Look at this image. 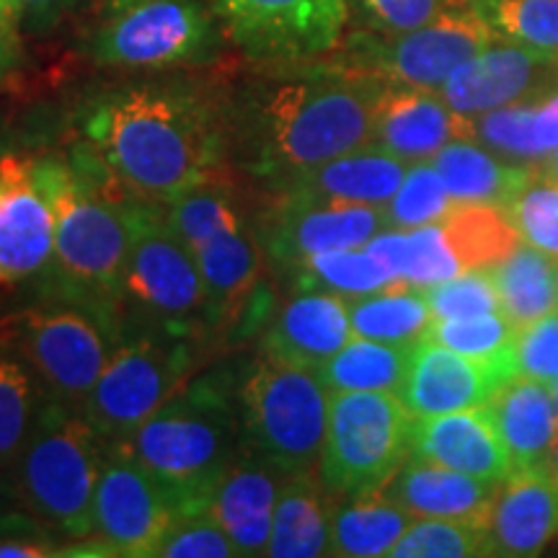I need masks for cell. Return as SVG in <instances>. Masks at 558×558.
Segmentation results:
<instances>
[{
	"label": "cell",
	"instance_id": "38",
	"mask_svg": "<svg viewBox=\"0 0 558 558\" xmlns=\"http://www.w3.org/2000/svg\"><path fill=\"white\" fill-rule=\"evenodd\" d=\"M166 220H169L173 233L192 251H197L202 243L213 241L215 235L246 226L239 197L226 184H220V179L197 186L194 192L184 194V197L166 207Z\"/></svg>",
	"mask_w": 558,
	"mask_h": 558
},
{
	"label": "cell",
	"instance_id": "5",
	"mask_svg": "<svg viewBox=\"0 0 558 558\" xmlns=\"http://www.w3.org/2000/svg\"><path fill=\"white\" fill-rule=\"evenodd\" d=\"M101 442L86 416L47 399L9 476L19 507L70 541L90 538Z\"/></svg>",
	"mask_w": 558,
	"mask_h": 558
},
{
	"label": "cell",
	"instance_id": "7",
	"mask_svg": "<svg viewBox=\"0 0 558 558\" xmlns=\"http://www.w3.org/2000/svg\"><path fill=\"white\" fill-rule=\"evenodd\" d=\"M414 414L390 390L331 393L329 427L318 476L331 497L349 499L378 492L411 458Z\"/></svg>",
	"mask_w": 558,
	"mask_h": 558
},
{
	"label": "cell",
	"instance_id": "11",
	"mask_svg": "<svg viewBox=\"0 0 558 558\" xmlns=\"http://www.w3.org/2000/svg\"><path fill=\"white\" fill-rule=\"evenodd\" d=\"M156 320L163 333L186 337L207 320L205 284L194 251L173 233L158 205L137 202L132 209V246L122 295Z\"/></svg>",
	"mask_w": 558,
	"mask_h": 558
},
{
	"label": "cell",
	"instance_id": "19",
	"mask_svg": "<svg viewBox=\"0 0 558 558\" xmlns=\"http://www.w3.org/2000/svg\"><path fill=\"white\" fill-rule=\"evenodd\" d=\"M284 473L241 442V450L215 481L207 512L226 530L239 556H264Z\"/></svg>",
	"mask_w": 558,
	"mask_h": 558
},
{
	"label": "cell",
	"instance_id": "30",
	"mask_svg": "<svg viewBox=\"0 0 558 558\" xmlns=\"http://www.w3.org/2000/svg\"><path fill=\"white\" fill-rule=\"evenodd\" d=\"M416 518L378 492L341 499L331 512V546L329 556L344 558H378L390 556L401 535Z\"/></svg>",
	"mask_w": 558,
	"mask_h": 558
},
{
	"label": "cell",
	"instance_id": "33",
	"mask_svg": "<svg viewBox=\"0 0 558 558\" xmlns=\"http://www.w3.org/2000/svg\"><path fill=\"white\" fill-rule=\"evenodd\" d=\"M47 399L52 396L24 354L0 339V471L5 476H11Z\"/></svg>",
	"mask_w": 558,
	"mask_h": 558
},
{
	"label": "cell",
	"instance_id": "14",
	"mask_svg": "<svg viewBox=\"0 0 558 558\" xmlns=\"http://www.w3.org/2000/svg\"><path fill=\"white\" fill-rule=\"evenodd\" d=\"M179 518L169 488L120 442H107L94 494V535L111 556H156Z\"/></svg>",
	"mask_w": 558,
	"mask_h": 558
},
{
	"label": "cell",
	"instance_id": "39",
	"mask_svg": "<svg viewBox=\"0 0 558 558\" xmlns=\"http://www.w3.org/2000/svg\"><path fill=\"white\" fill-rule=\"evenodd\" d=\"M393 558H471L494 556L486 525L465 520L416 518L390 550Z\"/></svg>",
	"mask_w": 558,
	"mask_h": 558
},
{
	"label": "cell",
	"instance_id": "34",
	"mask_svg": "<svg viewBox=\"0 0 558 558\" xmlns=\"http://www.w3.org/2000/svg\"><path fill=\"white\" fill-rule=\"evenodd\" d=\"M347 308L354 337L386 344L414 347L432 324V311L422 288L401 282L367 295L347 298Z\"/></svg>",
	"mask_w": 558,
	"mask_h": 558
},
{
	"label": "cell",
	"instance_id": "6",
	"mask_svg": "<svg viewBox=\"0 0 558 558\" xmlns=\"http://www.w3.org/2000/svg\"><path fill=\"white\" fill-rule=\"evenodd\" d=\"M331 390L316 369L267 357L239 390L241 442L284 476L318 469Z\"/></svg>",
	"mask_w": 558,
	"mask_h": 558
},
{
	"label": "cell",
	"instance_id": "51",
	"mask_svg": "<svg viewBox=\"0 0 558 558\" xmlns=\"http://www.w3.org/2000/svg\"><path fill=\"white\" fill-rule=\"evenodd\" d=\"M13 505H19V501H16V494H13L11 478L0 471V514L11 512Z\"/></svg>",
	"mask_w": 558,
	"mask_h": 558
},
{
	"label": "cell",
	"instance_id": "48",
	"mask_svg": "<svg viewBox=\"0 0 558 558\" xmlns=\"http://www.w3.org/2000/svg\"><path fill=\"white\" fill-rule=\"evenodd\" d=\"M54 530L29 512L0 514V558H50L62 556Z\"/></svg>",
	"mask_w": 558,
	"mask_h": 558
},
{
	"label": "cell",
	"instance_id": "23",
	"mask_svg": "<svg viewBox=\"0 0 558 558\" xmlns=\"http://www.w3.org/2000/svg\"><path fill=\"white\" fill-rule=\"evenodd\" d=\"M486 533L494 556H535L558 535V484L550 471H514L497 486Z\"/></svg>",
	"mask_w": 558,
	"mask_h": 558
},
{
	"label": "cell",
	"instance_id": "54",
	"mask_svg": "<svg viewBox=\"0 0 558 558\" xmlns=\"http://www.w3.org/2000/svg\"><path fill=\"white\" fill-rule=\"evenodd\" d=\"M548 471H550V476H554L556 484H558V445H556V450H554V458H550Z\"/></svg>",
	"mask_w": 558,
	"mask_h": 558
},
{
	"label": "cell",
	"instance_id": "44",
	"mask_svg": "<svg viewBox=\"0 0 558 558\" xmlns=\"http://www.w3.org/2000/svg\"><path fill=\"white\" fill-rule=\"evenodd\" d=\"M432 318H473L499 311V292L488 269H469L445 282L422 288Z\"/></svg>",
	"mask_w": 558,
	"mask_h": 558
},
{
	"label": "cell",
	"instance_id": "42",
	"mask_svg": "<svg viewBox=\"0 0 558 558\" xmlns=\"http://www.w3.org/2000/svg\"><path fill=\"white\" fill-rule=\"evenodd\" d=\"M514 326L505 313H486L473 318H432L424 341H435L469 357H497L514 347Z\"/></svg>",
	"mask_w": 558,
	"mask_h": 558
},
{
	"label": "cell",
	"instance_id": "36",
	"mask_svg": "<svg viewBox=\"0 0 558 558\" xmlns=\"http://www.w3.org/2000/svg\"><path fill=\"white\" fill-rule=\"evenodd\" d=\"M439 222L463 271L494 267L522 241L507 209L497 205L458 202Z\"/></svg>",
	"mask_w": 558,
	"mask_h": 558
},
{
	"label": "cell",
	"instance_id": "55",
	"mask_svg": "<svg viewBox=\"0 0 558 558\" xmlns=\"http://www.w3.org/2000/svg\"><path fill=\"white\" fill-rule=\"evenodd\" d=\"M554 399H556V409H558V383L554 386Z\"/></svg>",
	"mask_w": 558,
	"mask_h": 558
},
{
	"label": "cell",
	"instance_id": "46",
	"mask_svg": "<svg viewBox=\"0 0 558 558\" xmlns=\"http://www.w3.org/2000/svg\"><path fill=\"white\" fill-rule=\"evenodd\" d=\"M156 556L160 558H233L239 548L228 538V533L215 522L213 514L192 512L181 514L173 522Z\"/></svg>",
	"mask_w": 558,
	"mask_h": 558
},
{
	"label": "cell",
	"instance_id": "57",
	"mask_svg": "<svg viewBox=\"0 0 558 558\" xmlns=\"http://www.w3.org/2000/svg\"><path fill=\"white\" fill-rule=\"evenodd\" d=\"M556 288H558V262H556Z\"/></svg>",
	"mask_w": 558,
	"mask_h": 558
},
{
	"label": "cell",
	"instance_id": "43",
	"mask_svg": "<svg viewBox=\"0 0 558 558\" xmlns=\"http://www.w3.org/2000/svg\"><path fill=\"white\" fill-rule=\"evenodd\" d=\"M520 239L530 246L558 256V181L535 177L505 207Z\"/></svg>",
	"mask_w": 558,
	"mask_h": 558
},
{
	"label": "cell",
	"instance_id": "47",
	"mask_svg": "<svg viewBox=\"0 0 558 558\" xmlns=\"http://www.w3.org/2000/svg\"><path fill=\"white\" fill-rule=\"evenodd\" d=\"M518 375L554 388L558 383V311L514 331Z\"/></svg>",
	"mask_w": 558,
	"mask_h": 558
},
{
	"label": "cell",
	"instance_id": "52",
	"mask_svg": "<svg viewBox=\"0 0 558 558\" xmlns=\"http://www.w3.org/2000/svg\"><path fill=\"white\" fill-rule=\"evenodd\" d=\"M533 169H535V166H533ZM535 177L548 179V181H558V148L550 153L548 158L541 160L538 169H535Z\"/></svg>",
	"mask_w": 558,
	"mask_h": 558
},
{
	"label": "cell",
	"instance_id": "49",
	"mask_svg": "<svg viewBox=\"0 0 558 558\" xmlns=\"http://www.w3.org/2000/svg\"><path fill=\"white\" fill-rule=\"evenodd\" d=\"M19 29L47 34L81 9L83 0H16Z\"/></svg>",
	"mask_w": 558,
	"mask_h": 558
},
{
	"label": "cell",
	"instance_id": "50",
	"mask_svg": "<svg viewBox=\"0 0 558 558\" xmlns=\"http://www.w3.org/2000/svg\"><path fill=\"white\" fill-rule=\"evenodd\" d=\"M19 32L16 24L0 19V81L11 78L24 62V45H21Z\"/></svg>",
	"mask_w": 558,
	"mask_h": 558
},
{
	"label": "cell",
	"instance_id": "26",
	"mask_svg": "<svg viewBox=\"0 0 558 558\" xmlns=\"http://www.w3.org/2000/svg\"><path fill=\"white\" fill-rule=\"evenodd\" d=\"M409 163L380 150L378 145L344 153L326 160L316 169L292 179L284 194H298L305 199L339 202V205L386 207L399 192Z\"/></svg>",
	"mask_w": 558,
	"mask_h": 558
},
{
	"label": "cell",
	"instance_id": "31",
	"mask_svg": "<svg viewBox=\"0 0 558 558\" xmlns=\"http://www.w3.org/2000/svg\"><path fill=\"white\" fill-rule=\"evenodd\" d=\"M476 140L497 156L541 163L558 148V90L548 99L514 104L473 117Z\"/></svg>",
	"mask_w": 558,
	"mask_h": 558
},
{
	"label": "cell",
	"instance_id": "16",
	"mask_svg": "<svg viewBox=\"0 0 558 558\" xmlns=\"http://www.w3.org/2000/svg\"><path fill=\"white\" fill-rule=\"evenodd\" d=\"M558 90V50L497 39L473 54L437 90L463 117L548 99Z\"/></svg>",
	"mask_w": 558,
	"mask_h": 558
},
{
	"label": "cell",
	"instance_id": "9",
	"mask_svg": "<svg viewBox=\"0 0 558 558\" xmlns=\"http://www.w3.org/2000/svg\"><path fill=\"white\" fill-rule=\"evenodd\" d=\"M192 367L186 337L160 331V337L122 341L83 401L81 414L104 442H122L186 386Z\"/></svg>",
	"mask_w": 558,
	"mask_h": 558
},
{
	"label": "cell",
	"instance_id": "4",
	"mask_svg": "<svg viewBox=\"0 0 558 558\" xmlns=\"http://www.w3.org/2000/svg\"><path fill=\"white\" fill-rule=\"evenodd\" d=\"M120 445L169 488L179 518L205 512L215 481L241 450V416L222 383L194 380Z\"/></svg>",
	"mask_w": 558,
	"mask_h": 558
},
{
	"label": "cell",
	"instance_id": "32",
	"mask_svg": "<svg viewBox=\"0 0 558 558\" xmlns=\"http://www.w3.org/2000/svg\"><path fill=\"white\" fill-rule=\"evenodd\" d=\"M499 292V311L514 329L558 311L556 264L546 251L520 241L505 259L488 267Z\"/></svg>",
	"mask_w": 558,
	"mask_h": 558
},
{
	"label": "cell",
	"instance_id": "45",
	"mask_svg": "<svg viewBox=\"0 0 558 558\" xmlns=\"http://www.w3.org/2000/svg\"><path fill=\"white\" fill-rule=\"evenodd\" d=\"M367 32L399 34L437 21L445 13L471 9V0H347Z\"/></svg>",
	"mask_w": 558,
	"mask_h": 558
},
{
	"label": "cell",
	"instance_id": "8",
	"mask_svg": "<svg viewBox=\"0 0 558 558\" xmlns=\"http://www.w3.org/2000/svg\"><path fill=\"white\" fill-rule=\"evenodd\" d=\"M11 344L24 354L54 401L81 409L120 347V329L114 308L62 300L54 308L26 313Z\"/></svg>",
	"mask_w": 558,
	"mask_h": 558
},
{
	"label": "cell",
	"instance_id": "20",
	"mask_svg": "<svg viewBox=\"0 0 558 558\" xmlns=\"http://www.w3.org/2000/svg\"><path fill=\"white\" fill-rule=\"evenodd\" d=\"M456 140H476L471 117L450 109L437 90L388 83L375 120L373 145L411 166L432 160Z\"/></svg>",
	"mask_w": 558,
	"mask_h": 558
},
{
	"label": "cell",
	"instance_id": "29",
	"mask_svg": "<svg viewBox=\"0 0 558 558\" xmlns=\"http://www.w3.org/2000/svg\"><path fill=\"white\" fill-rule=\"evenodd\" d=\"M450 197L473 205L507 207L535 179L533 166L507 160L478 140H456L432 158Z\"/></svg>",
	"mask_w": 558,
	"mask_h": 558
},
{
	"label": "cell",
	"instance_id": "28",
	"mask_svg": "<svg viewBox=\"0 0 558 558\" xmlns=\"http://www.w3.org/2000/svg\"><path fill=\"white\" fill-rule=\"evenodd\" d=\"M262 241L248 226L215 235L194 251L202 284H205L207 324H222L239 316L241 305L254 295L264 259Z\"/></svg>",
	"mask_w": 558,
	"mask_h": 558
},
{
	"label": "cell",
	"instance_id": "21",
	"mask_svg": "<svg viewBox=\"0 0 558 558\" xmlns=\"http://www.w3.org/2000/svg\"><path fill=\"white\" fill-rule=\"evenodd\" d=\"M411 456L492 484H501L514 473L512 458L486 403L450 414L414 416Z\"/></svg>",
	"mask_w": 558,
	"mask_h": 558
},
{
	"label": "cell",
	"instance_id": "3",
	"mask_svg": "<svg viewBox=\"0 0 558 558\" xmlns=\"http://www.w3.org/2000/svg\"><path fill=\"white\" fill-rule=\"evenodd\" d=\"M54 197V262L62 300L114 308L120 303L132 246L135 199L117 190L96 163L78 148V158H45Z\"/></svg>",
	"mask_w": 558,
	"mask_h": 558
},
{
	"label": "cell",
	"instance_id": "18",
	"mask_svg": "<svg viewBox=\"0 0 558 558\" xmlns=\"http://www.w3.org/2000/svg\"><path fill=\"white\" fill-rule=\"evenodd\" d=\"M388 228L386 207L339 205L282 194L259 230L264 254L282 267L333 248H360Z\"/></svg>",
	"mask_w": 558,
	"mask_h": 558
},
{
	"label": "cell",
	"instance_id": "17",
	"mask_svg": "<svg viewBox=\"0 0 558 558\" xmlns=\"http://www.w3.org/2000/svg\"><path fill=\"white\" fill-rule=\"evenodd\" d=\"M514 375V347L497 357H469L456 349L422 339L411 349L399 396L414 416L450 414L484 407Z\"/></svg>",
	"mask_w": 558,
	"mask_h": 558
},
{
	"label": "cell",
	"instance_id": "41",
	"mask_svg": "<svg viewBox=\"0 0 558 558\" xmlns=\"http://www.w3.org/2000/svg\"><path fill=\"white\" fill-rule=\"evenodd\" d=\"M458 202L450 197L439 171L432 160L411 163L403 177L399 192L386 205L388 228H418L442 220Z\"/></svg>",
	"mask_w": 558,
	"mask_h": 558
},
{
	"label": "cell",
	"instance_id": "53",
	"mask_svg": "<svg viewBox=\"0 0 558 558\" xmlns=\"http://www.w3.org/2000/svg\"><path fill=\"white\" fill-rule=\"evenodd\" d=\"M0 19L19 26V3L16 0H0Z\"/></svg>",
	"mask_w": 558,
	"mask_h": 558
},
{
	"label": "cell",
	"instance_id": "10",
	"mask_svg": "<svg viewBox=\"0 0 558 558\" xmlns=\"http://www.w3.org/2000/svg\"><path fill=\"white\" fill-rule=\"evenodd\" d=\"M215 50V11L199 0H124L109 5V16L88 41L96 62L130 70L190 65Z\"/></svg>",
	"mask_w": 558,
	"mask_h": 558
},
{
	"label": "cell",
	"instance_id": "56",
	"mask_svg": "<svg viewBox=\"0 0 558 558\" xmlns=\"http://www.w3.org/2000/svg\"><path fill=\"white\" fill-rule=\"evenodd\" d=\"M117 3H124V0H107V5H117Z\"/></svg>",
	"mask_w": 558,
	"mask_h": 558
},
{
	"label": "cell",
	"instance_id": "12",
	"mask_svg": "<svg viewBox=\"0 0 558 558\" xmlns=\"http://www.w3.org/2000/svg\"><path fill=\"white\" fill-rule=\"evenodd\" d=\"M497 39L499 34L476 11L460 9L411 32L352 34L341 62L378 75L390 86L439 90L452 70Z\"/></svg>",
	"mask_w": 558,
	"mask_h": 558
},
{
	"label": "cell",
	"instance_id": "2",
	"mask_svg": "<svg viewBox=\"0 0 558 558\" xmlns=\"http://www.w3.org/2000/svg\"><path fill=\"white\" fill-rule=\"evenodd\" d=\"M386 88L378 75L344 62L262 83L235 122L243 158L259 179L288 186L326 160L373 145Z\"/></svg>",
	"mask_w": 558,
	"mask_h": 558
},
{
	"label": "cell",
	"instance_id": "27",
	"mask_svg": "<svg viewBox=\"0 0 558 558\" xmlns=\"http://www.w3.org/2000/svg\"><path fill=\"white\" fill-rule=\"evenodd\" d=\"M318 469L284 476L279 486L267 554L271 558L329 556L331 505Z\"/></svg>",
	"mask_w": 558,
	"mask_h": 558
},
{
	"label": "cell",
	"instance_id": "35",
	"mask_svg": "<svg viewBox=\"0 0 558 558\" xmlns=\"http://www.w3.org/2000/svg\"><path fill=\"white\" fill-rule=\"evenodd\" d=\"M411 349L414 347L352 337L316 373L331 393H337V390H390V393H399L403 378H407Z\"/></svg>",
	"mask_w": 558,
	"mask_h": 558
},
{
	"label": "cell",
	"instance_id": "40",
	"mask_svg": "<svg viewBox=\"0 0 558 558\" xmlns=\"http://www.w3.org/2000/svg\"><path fill=\"white\" fill-rule=\"evenodd\" d=\"M471 9L501 39L558 50V0H471Z\"/></svg>",
	"mask_w": 558,
	"mask_h": 558
},
{
	"label": "cell",
	"instance_id": "13",
	"mask_svg": "<svg viewBox=\"0 0 558 558\" xmlns=\"http://www.w3.org/2000/svg\"><path fill=\"white\" fill-rule=\"evenodd\" d=\"M213 11L230 45L269 65L337 50L349 21L347 0H213Z\"/></svg>",
	"mask_w": 558,
	"mask_h": 558
},
{
	"label": "cell",
	"instance_id": "1",
	"mask_svg": "<svg viewBox=\"0 0 558 558\" xmlns=\"http://www.w3.org/2000/svg\"><path fill=\"white\" fill-rule=\"evenodd\" d=\"M230 143L226 117L181 86L111 90L83 117V148L111 184L158 207L218 181Z\"/></svg>",
	"mask_w": 558,
	"mask_h": 558
},
{
	"label": "cell",
	"instance_id": "15",
	"mask_svg": "<svg viewBox=\"0 0 558 558\" xmlns=\"http://www.w3.org/2000/svg\"><path fill=\"white\" fill-rule=\"evenodd\" d=\"M54 197L45 158H0V288L52 269Z\"/></svg>",
	"mask_w": 558,
	"mask_h": 558
},
{
	"label": "cell",
	"instance_id": "22",
	"mask_svg": "<svg viewBox=\"0 0 558 558\" xmlns=\"http://www.w3.org/2000/svg\"><path fill=\"white\" fill-rule=\"evenodd\" d=\"M354 337L347 298L326 290H298L271 318L267 357L318 369Z\"/></svg>",
	"mask_w": 558,
	"mask_h": 558
},
{
	"label": "cell",
	"instance_id": "24",
	"mask_svg": "<svg viewBox=\"0 0 558 558\" xmlns=\"http://www.w3.org/2000/svg\"><path fill=\"white\" fill-rule=\"evenodd\" d=\"M497 486L492 481L473 478L469 473L411 456L383 486V494L399 501L414 518L465 520L486 525Z\"/></svg>",
	"mask_w": 558,
	"mask_h": 558
},
{
	"label": "cell",
	"instance_id": "25",
	"mask_svg": "<svg viewBox=\"0 0 558 558\" xmlns=\"http://www.w3.org/2000/svg\"><path fill=\"white\" fill-rule=\"evenodd\" d=\"M514 471H548L558 445V409L554 388L514 375L486 403Z\"/></svg>",
	"mask_w": 558,
	"mask_h": 558
},
{
	"label": "cell",
	"instance_id": "37",
	"mask_svg": "<svg viewBox=\"0 0 558 558\" xmlns=\"http://www.w3.org/2000/svg\"><path fill=\"white\" fill-rule=\"evenodd\" d=\"M292 277L298 290H326L341 298L367 295L399 284L373 254H367L365 246L333 248L311 256L292 267Z\"/></svg>",
	"mask_w": 558,
	"mask_h": 558
}]
</instances>
